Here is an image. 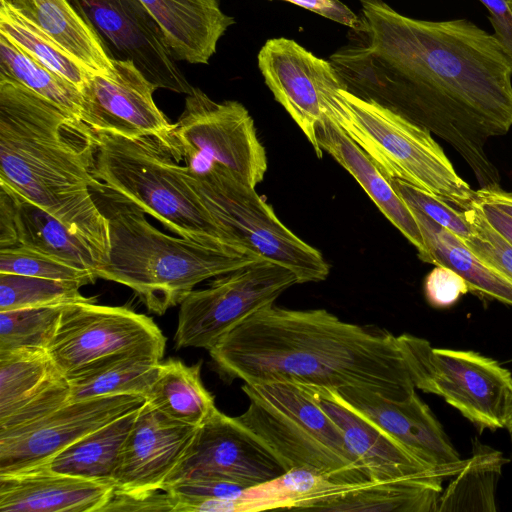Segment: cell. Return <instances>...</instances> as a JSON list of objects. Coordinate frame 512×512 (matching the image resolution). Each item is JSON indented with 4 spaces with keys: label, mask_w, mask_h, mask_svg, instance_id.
Masks as SVG:
<instances>
[{
    "label": "cell",
    "mask_w": 512,
    "mask_h": 512,
    "mask_svg": "<svg viewBox=\"0 0 512 512\" xmlns=\"http://www.w3.org/2000/svg\"><path fill=\"white\" fill-rule=\"evenodd\" d=\"M0 34L80 91L92 73L68 50L9 0H0Z\"/></svg>",
    "instance_id": "cell-33"
},
{
    "label": "cell",
    "mask_w": 512,
    "mask_h": 512,
    "mask_svg": "<svg viewBox=\"0 0 512 512\" xmlns=\"http://www.w3.org/2000/svg\"><path fill=\"white\" fill-rule=\"evenodd\" d=\"M512 434V433H511Z\"/></svg>",
    "instance_id": "cell-47"
},
{
    "label": "cell",
    "mask_w": 512,
    "mask_h": 512,
    "mask_svg": "<svg viewBox=\"0 0 512 512\" xmlns=\"http://www.w3.org/2000/svg\"><path fill=\"white\" fill-rule=\"evenodd\" d=\"M70 1L113 58L131 60L157 89L191 92L162 28L140 0Z\"/></svg>",
    "instance_id": "cell-15"
},
{
    "label": "cell",
    "mask_w": 512,
    "mask_h": 512,
    "mask_svg": "<svg viewBox=\"0 0 512 512\" xmlns=\"http://www.w3.org/2000/svg\"><path fill=\"white\" fill-rule=\"evenodd\" d=\"M349 28H355L359 17L339 0H288Z\"/></svg>",
    "instance_id": "cell-42"
},
{
    "label": "cell",
    "mask_w": 512,
    "mask_h": 512,
    "mask_svg": "<svg viewBox=\"0 0 512 512\" xmlns=\"http://www.w3.org/2000/svg\"><path fill=\"white\" fill-rule=\"evenodd\" d=\"M249 399L236 419L254 434L287 471L306 468L336 484L369 482L342 430L310 391L291 381L244 383Z\"/></svg>",
    "instance_id": "cell-6"
},
{
    "label": "cell",
    "mask_w": 512,
    "mask_h": 512,
    "mask_svg": "<svg viewBox=\"0 0 512 512\" xmlns=\"http://www.w3.org/2000/svg\"><path fill=\"white\" fill-rule=\"evenodd\" d=\"M160 364V359L139 352L117 353L94 361L66 376L70 401L123 394L146 398Z\"/></svg>",
    "instance_id": "cell-27"
},
{
    "label": "cell",
    "mask_w": 512,
    "mask_h": 512,
    "mask_svg": "<svg viewBox=\"0 0 512 512\" xmlns=\"http://www.w3.org/2000/svg\"><path fill=\"white\" fill-rule=\"evenodd\" d=\"M285 472L277 457L236 417L217 409L197 427L162 490L186 479L224 480L252 487Z\"/></svg>",
    "instance_id": "cell-14"
},
{
    "label": "cell",
    "mask_w": 512,
    "mask_h": 512,
    "mask_svg": "<svg viewBox=\"0 0 512 512\" xmlns=\"http://www.w3.org/2000/svg\"><path fill=\"white\" fill-rule=\"evenodd\" d=\"M464 212L472 228L464 243L487 267L512 284V244L486 220L478 200Z\"/></svg>",
    "instance_id": "cell-38"
},
{
    "label": "cell",
    "mask_w": 512,
    "mask_h": 512,
    "mask_svg": "<svg viewBox=\"0 0 512 512\" xmlns=\"http://www.w3.org/2000/svg\"><path fill=\"white\" fill-rule=\"evenodd\" d=\"M337 391L353 408L446 478L453 477L464 466L465 459L460 457L441 423L416 391L401 401L357 388Z\"/></svg>",
    "instance_id": "cell-20"
},
{
    "label": "cell",
    "mask_w": 512,
    "mask_h": 512,
    "mask_svg": "<svg viewBox=\"0 0 512 512\" xmlns=\"http://www.w3.org/2000/svg\"><path fill=\"white\" fill-rule=\"evenodd\" d=\"M156 89L131 60L112 57L109 72L92 74L81 91L80 120L95 133L153 138L167 150L174 124L156 105Z\"/></svg>",
    "instance_id": "cell-16"
},
{
    "label": "cell",
    "mask_w": 512,
    "mask_h": 512,
    "mask_svg": "<svg viewBox=\"0 0 512 512\" xmlns=\"http://www.w3.org/2000/svg\"><path fill=\"white\" fill-rule=\"evenodd\" d=\"M488 10L494 37L512 66V9L509 0H479Z\"/></svg>",
    "instance_id": "cell-41"
},
{
    "label": "cell",
    "mask_w": 512,
    "mask_h": 512,
    "mask_svg": "<svg viewBox=\"0 0 512 512\" xmlns=\"http://www.w3.org/2000/svg\"><path fill=\"white\" fill-rule=\"evenodd\" d=\"M470 290L467 282L455 271L445 266H436L425 278L424 292L429 304L446 308Z\"/></svg>",
    "instance_id": "cell-40"
},
{
    "label": "cell",
    "mask_w": 512,
    "mask_h": 512,
    "mask_svg": "<svg viewBox=\"0 0 512 512\" xmlns=\"http://www.w3.org/2000/svg\"><path fill=\"white\" fill-rule=\"evenodd\" d=\"M67 304L0 311V351L46 349Z\"/></svg>",
    "instance_id": "cell-36"
},
{
    "label": "cell",
    "mask_w": 512,
    "mask_h": 512,
    "mask_svg": "<svg viewBox=\"0 0 512 512\" xmlns=\"http://www.w3.org/2000/svg\"><path fill=\"white\" fill-rule=\"evenodd\" d=\"M17 247L15 206L9 189L0 183V249Z\"/></svg>",
    "instance_id": "cell-43"
},
{
    "label": "cell",
    "mask_w": 512,
    "mask_h": 512,
    "mask_svg": "<svg viewBox=\"0 0 512 512\" xmlns=\"http://www.w3.org/2000/svg\"><path fill=\"white\" fill-rule=\"evenodd\" d=\"M316 137L321 150L360 184L380 212L417 249L420 260L429 263L428 249L411 208L376 163L326 115L317 125Z\"/></svg>",
    "instance_id": "cell-23"
},
{
    "label": "cell",
    "mask_w": 512,
    "mask_h": 512,
    "mask_svg": "<svg viewBox=\"0 0 512 512\" xmlns=\"http://www.w3.org/2000/svg\"><path fill=\"white\" fill-rule=\"evenodd\" d=\"M92 73H108L112 57L70 0H9Z\"/></svg>",
    "instance_id": "cell-28"
},
{
    "label": "cell",
    "mask_w": 512,
    "mask_h": 512,
    "mask_svg": "<svg viewBox=\"0 0 512 512\" xmlns=\"http://www.w3.org/2000/svg\"><path fill=\"white\" fill-rule=\"evenodd\" d=\"M141 395H110L68 401L41 418L0 431V474L46 463L87 434L138 410Z\"/></svg>",
    "instance_id": "cell-13"
},
{
    "label": "cell",
    "mask_w": 512,
    "mask_h": 512,
    "mask_svg": "<svg viewBox=\"0 0 512 512\" xmlns=\"http://www.w3.org/2000/svg\"><path fill=\"white\" fill-rule=\"evenodd\" d=\"M92 193L110 235L108 259L97 268V278L129 287L157 315L180 305L201 282L264 259L241 245L169 236L138 206L105 186Z\"/></svg>",
    "instance_id": "cell-4"
},
{
    "label": "cell",
    "mask_w": 512,
    "mask_h": 512,
    "mask_svg": "<svg viewBox=\"0 0 512 512\" xmlns=\"http://www.w3.org/2000/svg\"><path fill=\"white\" fill-rule=\"evenodd\" d=\"M509 460L499 450L472 440V453L442 490L438 512H495L496 488Z\"/></svg>",
    "instance_id": "cell-32"
},
{
    "label": "cell",
    "mask_w": 512,
    "mask_h": 512,
    "mask_svg": "<svg viewBox=\"0 0 512 512\" xmlns=\"http://www.w3.org/2000/svg\"><path fill=\"white\" fill-rule=\"evenodd\" d=\"M478 205L491 226L512 244V216L487 202L478 200Z\"/></svg>",
    "instance_id": "cell-44"
},
{
    "label": "cell",
    "mask_w": 512,
    "mask_h": 512,
    "mask_svg": "<svg viewBox=\"0 0 512 512\" xmlns=\"http://www.w3.org/2000/svg\"><path fill=\"white\" fill-rule=\"evenodd\" d=\"M70 401V385L46 349L0 351V431L33 422Z\"/></svg>",
    "instance_id": "cell-21"
},
{
    "label": "cell",
    "mask_w": 512,
    "mask_h": 512,
    "mask_svg": "<svg viewBox=\"0 0 512 512\" xmlns=\"http://www.w3.org/2000/svg\"><path fill=\"white\" fill-rule=\"evenodd\" d=\"M4 185L14 201L17 247L95 274L104 259L86 240L73 233L59 219Z\"/></svg>",
    "instance_id": "cell-26"
},
{
    "label": "cell",
    "mask_w": 512,
    "mask_h": 512,
    "mask_svg": "<svg viewBox=\"0 0 512 512\" xmlns=\"http://www.w3.org/2000/svg\"><path fill=\"white\" fill-rule=\"evenodd\" d=\"M258 68L275 100L282 105L312 145L323 156L316 129L325 115V98L343 87L329 60L315 56L296 41L268 39L261 47Z\"/></svg>",
    "instance_id": "cell-17"
},
{
    "label": "cell",
    "mask_w": 512,
    "mask_h": 512,
    "mask_svg": "<svg viewBox=\"0 0 512 512\" xmlns=\"http://www.w3.org/2000/svg\"><path fill=\"white\" fill-rule=\"evenodd\" d=\"M295 284L298 280L292 271L266 259L215 277L207 287L194 289L180 303L175 348L210 349Z\"/></svg>",
    "instance_id": "cell-11"
},
{
    "label": "cell",
    "mask_w": 512,
    "mask_h": 512,
    "mask_svg": "<svg viewBox=\"0 0 512 512\" xmlns=\"http://www.w3.org/2000/svg\"><path fill=\"white\" fill-rule=\"evenodd\" d=\"M93 175L178 236L208 245H241L216 222L177 163L153 138L96 133ZM242 246V245H241Z\"/></svg>",
    "instance_id": "cell-7"
},
{
    "label": "cell",
    "mask_w": 512,
    "mask_h": 512,
    "mask_svg": "<svg viewBox=\"0 0 512 512\" xmlns=\"http://www.w3.org/2000/svg\"><path fill=\"white\" fill-rule=\"evenodd\" d=\"M325 115L376 163L388 180L407 182L461 211L477 202L476 191L459 176L428 129L343 87L326 95Z\"/></svg>",
    "instance_id": "cell-5"
},
{
    "label": "cell",
    "mask_w": 512,
    "mask_h": 512,
    "mask_svg": "<svg viewBox=\"0 0 512 512\" xmlns=\"http://www.w3.org/2000/svg\"><path fill=\"white\" fill-rule=\"evenodd\" d=\"M510 7L512 9V0H509Z\"/></svg>",
    "instance_id": "cell-46"
},
{
    "label": "cell",
    "mask_w": 512,
    "mask_h": 512,
    "mask_svg": "<svg viewBox=\"0 0 512 512\" xmlns=\"http://www.w3.org/2000/svg\"><path fill=\"white\" fill-rule=\"evenodd\" d=\"M196 429L167 417L146 401L137 410L125 440L115 492L140 497L162 490Z\"/></svg>",
    "instance_id": "cell-18"
},
{
    "label": "cell",
    "mask_w": 512,
    "mask_h": 512,
    "mask_svg": "<svg viewBox=\"0 0 512 512\" xmlns=\"http://www.w3.org/2000/svg\"><path fill=\"white\" fill-rule=\"evenodd\" d=\"M136 413L137 410L87 434L44 465L54 472L114 485L121 452Z\"/></svg>",
    "instance_id": "cell-29"
},
{
    "label": "cell",
    "mask_w": 512,
    "mask_h": 512,
    "mask_svg": "<svg viewBox=\"0 0 512 512\" xmlns=\"http://www.w3.org/2000/svg\"><path fill=\"white\" fill-rule=\"evenodd\" d=\"M0 74L19 82L68 115L80 120L81 91L2 34H0Z\"/></svg>",
    "instance_id": "cell-34"
},
{
    "label": "cell",
    "mask_w": 512,
    "mask_h": 512,
    "mask_svg": "<svg viewBox=\"0 0 512 512\" xmlns=\"http://www.w3.org/2000/svg\"><path fill=\"white\" fill-rule=\"evenodd\" d=\"M0 273L73 281L83 286L97 279L92 271L70 266L24 247L0 249Z\"/></svg>",
    "instance_id": "cell-37"
},
{
    "label": "cell",
    "mask_w": 512,
    "mask_h": 512,
    "mask_svg": "<svg viewBox=\"0 0 512 512\" xmlns=\"http://www.w3.org/2000/svg\"><path fill=\"white\" fill-rule=\"evenodd\" d=\"M180 168L216 222L234 241L292 271L298 284L328 277L330 266L321 252L284 225L255 188L220 168L200 176L186 173L183 165Z\"/></svg>",
    "instance_id": "cell-8"
},
{
    "label": "cell",
    "mask_w": 512,
    "mask_h": 512,
    "mask_svg": "<svg viewBox=\"0 0 512 512\" xmlns=\"http://www.w3.org/2000/svg\"><path fill=\"white\" fill-rule=\"evenodd\" d=\"M359 23L329 56L344 89L428 129L500 188L485 147L512 127V66L493 34L468 19L429 21L384 0H359Z\"/></svg>",
    "instance_id": "cell-1"
},
{
    "label": "cell",
    "mask_w": 512,
    "mask_h": 512,
    "mask_svg": "<svg viewBox=\"0 0 512 512\" xmlns=\"http://www.w3.org/2000/svg\"><path fill=\"white\" fill-rule=\"evenodd\" d=\"M411 210L428 249L429 264L452 269L467 282L470 290L512 306L510 282L487 267L457 235L420 211Z\"/></svg>",
    "instance_id": "cell-30"
},
{
    "label": "cell",
    "mask_w": 512,
    "mask_h": 512,
    "mask_svg": "<svg viewBox=\"0 0 512 512\" xmlns=\"http://www.w3.org/2000/svg\"><path fill=\"white\" fill-rule=\"evenodd\" d=\"M443 483L405 480L385 483H328L299 510L341 512H438Z\"/></svg>",
    "instance_id": "cell-25"
},
{
    "label": "cell",
    "mask_w": 512,
    "mask_h": 512,
    "mask_svg": "<svg viewBox=\"0 0 512 512\" xmlns=\"http://www.w3.org/2000/svg\"><path fill=\"white\" fill-rule=\"evenodd\" d=\"M165 151L177 163L184 161L190 175L220 168L253 188L267 171L266 151L246 107L235 100L216 102L196 87L186 96Z\"/></svg>",
    "instance_id": "cell-9"
},
{
    "label": "cell",
    "mask_w": 512,
    "mask_h": 512,
    "mask_svg": "<svg viewBox=\"0 0 512 512\" xmlns=\"http://www.w3.org/2000/svg\"><path fill=\"white\" fill-rule=\"evenodd\" d=\"M73 281L0 273V311L90 301Z\"/></svg>",
    "instance_id": "cell-35"
},
{
    "label": "cell",
    "mask_w": 512,
    "mask_h": 512,
    "mask_svg": "<svg viewBox=\"0 0 512 512\" xmlns=\"http://www.w3.org/2000/svg\"><path fill=\"white\" fill-rule=\"evenodd\" d=\"M479 201L487 202L508 215L512 216V193L506 192L501 188L476 190Z\"/></svg>",
    "instance_id": "cell-45"
},
{
    "label": "cell",
    "mask_w": 512,
    "mask_h": 512,
    "mask_svg": "<svg viewBox=\"0 0 512 512\" xmlns=\"http://www.w3.org/2000/svg\"><path fill=\"white\" fill-rule=\"evenodd\" d=\"M398 339L416 389L442 397L480 433L506 428L512 412V374L470 350L434 348L411 334Z\"/></svg>",
    "instance_id": "cell-10"
},
{
    "label": "cell",
    "mask_w": 512,
    "mask_h": 512,
    "mask_svg": "<svg viewBox=\"0 0 512 512\" xmlns=\"http://www.w3.org/2000/svg\"><path fill=\"white\" fill-rule=\"evenodd\" d=\"M163 30L177 60L208 64L220 38L235 23L219 0H140Z\"/></svg>",
    "instance_id": "cell-24"
},
{
    "label": "cell",
    "mask_w": 512,
    "mask_h": 512,
    "mask_svg": "<svg viewBox=\"0 0 512 512\" xmlns=\"http://www.w3.org/2000/svg\"><path fill=\"white\" fill-rule=\"evenodd\" d=\"M165 344L152 318L127 307L99 305L93 299L65 305L47 352L68 376L117 353L139 352L161 360Z\"/></svg>",
    "instance_id": "cell-12"
},
{
    "label": "cell",
    "mask_w": 512,
    "mask_h": 512,
    "mask_svg": "<svg viewBox=\"0 0 512 512\" xmlns=\"http://www.w3.org/2000/svg\"><path fill=\"white\" fill-rule=\"evenodd\" d=\"M201 365V361L186 365L173 358L161 362L146 401L177 422L200 426L217 410L201 380Z\"/></svg>",
    "instance_id": "cell-31"
},
{
    "label": "cell",
    "mask_w": 512,
    "mask_h": 512,
    "mask_svg": "<svg viewBox=\"0 0 512 512\" xmlns=\"http://www.w3.org/2000/svg\"><path fill=\"white\" fill-rule=\"evenodd\" d=\"M304 386L340 427L348 446L364 465L371 482L419 480L443 483L446 477L442 473L353 408L337 390Z\"/></svg>",
    "instance_id": "cell-19"
},
{
    "label": "cell",
    "mask_w": 512,
    "mask_h": 512,
    "mask_svg": "<svg viewBox=\"0 0 512 512\" xmlns=\"http://www.w3.org/2000/svg\"><path fill=\"white\" fill-rule=\"evenodd\" d=\"M114 492L113 484L61 474L43 464L0 474V511L104 512Z\"/></svg>",
    "instance_id": "cell-22"
},
{
    "label": "cell",
    "mask_w": 512,
    "mask_h": 512,
    "mask_svg": "<svg viewBox=\"0 0 512 512\" xmlns=\"http://www.w3.org/2000/svg\"><path fill=\"white\" fill-rule=\"evenodd\" d=\"M208 352L227 381L357 388L393 401L416 391L398 336L343 321L326 309L268 305L223 335Z\"/></svg>",
    "instance_id": "cell-2"
},
{
    "label": "cell",
    "mask_w": 512,
    "mask_h": 512,
    "mask_svg": "<svg viewBox=\"0 0 512 512\" xmlns=\"http://www.w3.org/2000/svg\"><path fill=\"white\" fill-rule=\"evenodd\" d=\"M97 137L84 122L0 74V182L86 240L107 261L109 223L92 191Z\"/></svg>",
    "instance_id": "cell-3"
},
{
    "label": "cell",
    "mask_w": 512,
    "mask_h": 512,
    "mask_svg": "<svg viewBox=\"0 0 512 512\" xmlns=\"http://www.w3.org/2000/svg\"><path fill=\"white\" fill-rule=\"evenodd\" d=\"M392 187L405 203L437 225L467 240L472 234L471 225L464 211L458 210L433 194L398 179H389Z\"/></svg>",
    "instance_id": "cell-39"
}]
</instances>
